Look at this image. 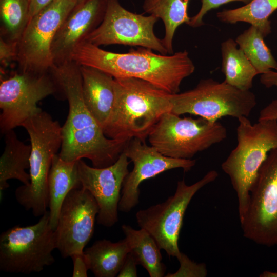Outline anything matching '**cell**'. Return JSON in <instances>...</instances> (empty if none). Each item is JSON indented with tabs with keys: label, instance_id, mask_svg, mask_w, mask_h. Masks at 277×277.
<instances>
[{
	"label": "cell",
	"instance_id": "1",
	"mask_svg": "<svg viewBox=\"0 0 277 277\" xmlns=\"http://www.w3.org/2000/svg\"><path fill=\"white\" fill-rule=\"evenodd\" d=\"M51 71L69 104L68 115L62 126L60 157L67 162L88 159L96 168L114 164L127 142L107 137L87 109L83 97L80 66L71 61L54 65Z\"/></svg>",
	"mask_w": 277,
	"mask_h": 277
},
{
	"label": "cell",
	"instance_id": "2",
	"mask_svg": "<svg viewBox=\"0 0 277 277\" xmlns=\"http://www.w3.org/2000/svg\"><path fill=\"white\" fill-rule=\"evenodd\" d=\"M71 61L80 66L98 69L114 78L145 80L172 94L180 92L182 81L195 69L186 50L168 55L140 47L119 53L104 50L86 41L75 47Z\"/></svg>",
	"mask_w": 277,
	"mask_h": 277
},
{
	"label": "cell",
	"instance_id": "3",
	"mask_svg": "<svg viewBox=\"0 0 277 277\" xmlns=\"http://www.w3.org/2000/svg\"><path fill=\"white\" fill-rule=\"evenodd\" d=\"M114 104L104 134L125 142L133 138L145 142L161 117L171 111L172 94L134 77L114 78Z\"/></svg>",
	"mask_w": 277,
	"mask_h": 277
},
{
	"label": "cell",
	"instance_id": "4",
	"mask_svg": "<svg viewBox=\"0 0 277 277\" xmlns=\"http://www.w3.org/2000/svg\"><path fill=\"white\" fill-rule=\"evenodd\" d=\"M237 145L221 168L229 177L238 202L241 222L247 211L250 192L258 171L269 152L277 148V120H258L252 124L247 117L238 119Z\"/></svg>",
	"mask_w": 277,
	"mask_h": 277
},
{
	"label": "cell",
	"instance_id": "5",
	"mask_svg": "<svg viewBox=\"0 0 277 277\" xmlns=\"http://www.w3.org/2000/svg\"><path fill=\"white\" fill-rule=\"evenodd\" d=\"M28 132L31 147L30 184L16 188L17 202L35 217L42 216L49 207L48 176L52 158L61 148L62 126L47 112L42 111L22 125Z\"/></svg>",
	"mask_w": 277,
	"mask_h": 277
},
{
	"label": "cell",
	"instance_id": "6",
	"mask_svg": "<svg viewBox=\"0 0 277 277\" xmlns=\"http://www.w3.org/2000/svg\"><path fill=\"white\" fill-rule=\"evenodd\" d=\"M54 230L47 211L35 224L14 226L0 235V270L8 273L40 272L55 262Z\"/></svg>",
	"mask_w": 277,
	"mask_h": 277
},
{
	"label": "cell",
	"instance_id": "7",
	"mask_svg": "<svg viewBox=\"0 0 277 277\" xmlns=\"http://www.w3.org/2000/svg\"><path fill=\"white\" fill-rule=\"evenodd\" d=\"M226 127L199 117H181L171 112L165 113L150 132L151 146L163 155L191 159L195 154L226 138Z\"/></svg>",
	"mask_w": 277,
	"mask_h": 277
},
{
	"label": "cell",
	"instance_id": "8",
	"mask_svg": "<svg viewBox=\"0 0 277 277\" xmlns=\"http://www.w3.org/2000/svg\"><path fill=\"white\" fill-rule=\"evenodd\" d=\"M171 112L190 114L216 122L222 117H248L256 104L250 90L243 91L213 78L202 79L192 89L171 95Z\"/></svg>",
	"mask_w": 277,
	"mask_h": 277
},
{
	"label": "cell",
	"instance_id": "9",
	"mask_svg": "<svg viewBox=\"0 0 277 277\" xmlns=\"http://www.w3.org/2000/svg\"><path fill=\"white\" fill-rule=\"evenodd\" d=\"M215 170L208 171L201 180L188 185L179 181L174 194L165 202L137 212L136 220L140 228L148 231L161 249L169 256L177 257L181 252L178 240L186 209L196 192L218 177Z\"/></svg>",
	"mask_w": 277,
	"mask_h": 277
},
{
	"label": "cell",
	"instance_id": "10",
	"mask_svg": "<svg viewBox=\"0 0 277 277\" xmlns=\"http://www.w3.org/2000/svg\"><path fill=\"white\" fill-rule=\"evenodd\" d=\"M77 0H55L32 17L17 43V71L43 73L54 66L51 48Z\"/></svg>",
	"mask_w": 277,
	"mask_h": 277
},
{
	"label": "cell",
	"instance_id": "11",
	"mask_svg": "<svg viewBox=\"0 0 277 277\" xmlns=\"http://www.w3.org/2000/svg\"><path fill=\"white\" fill-rule=\"evenodd\" d=\"M63 94L51 70L43 73L17 71L0 84V130L3 134L22 126L42 111L37 103L57 92Z\"/></svg>",
	"mask_w": 277,
	"mask_h": 277
},
{
	"label": "cell",
	"instance_id": "12",
	"mask_svg": "<svg viewBox=\"0 0 277 277\" xmlns=\"http://www.w3.org/2000/svg\"><path fill=\"white\" fill-rule=\"evenodd\" d=\"M240 223L246 238L267 246L277 244V148L269 152L258 171Z\"/></svg>",
	"mask_w": 277,
	"mask_h": 277
},
{
	"label": "cell",
	"instance_id": "13",
	"mask_svg": "<svg viewBox=\"0 0 277 277\" xmlns=\"http://www.w3.org/2000/svg\"><path fill=\"white\" fill-rule=\"evenodd\" d=\"M158 19L152 15L130 12L121 5L119 0H109L102 22L84 41L98 47L115 44L138 46L167 55L168 51L162 39L154 32Z\"/></svg>",
	"mask_w": 277,
	"mask_h": 277
},
{
	"label": "cell",
	"instance_id": "14",
	"mask_svg": "<svg viewBox=\"0 0 277 277\" xmlns=\"http://www.w3.org/2000/svg\"><path fill=\"white\" fill-rule=\"evenodd\" d=\"M99 212L93 195L82 187L71 190L64 199L54 230L56 249L65 259L83 253L93 236Z\"/></svg>",
	"mask_w": 277,
	"mask_h": 277
},
{
	"label": "cell",
	"instance_id": "15",
	"mask_svg": "<svg viewBox=\"0 0 277 277\" xmlns=\"http://www.w3.org/2000/svg\"><path fill=\"white\" fill-rule=\"evenodd\" d=\"M123 151L133 163L132 170L126 177L121 192L118 209L128 212L139 203V186L144 181L154 177L167 170L182 168L190 171L196 161L168 157L146 142L133 138L126 144Z\"/></svg>",
	"mask_w": 277,
	"mask_h": 277
},
{
	"label": "cell",
	"instance_id": "16",
	"mask_svg": "<svg viewBox=\"0 0 277 277\" xmlns=\"http://www.w3.org/2000/svg\"><path fill=\"white\" fill-rule=\"evenodd\" d=\"M128 158L123 152L113 164L104 168L88 165L82 159L77 161L81 187L95 199L99 212L98 224L110 227L118 221V204L124 180L129 173Z\"/></svg>",
	"mask_w": 277,
	"mask_h": 277
},
{
	"label": "cell",
	"instance_id": "17",
	"mask_svg": "<svg viewBox=\"0 0 277 277\" xmlns=\"http://www.w3.org/2000/svg\"><path fill=\"white\" fill-rule=\"evenodd\" d=\"M108 2L83 0L77 3L53 38L51 51L54 66L71 61L75 47L102 22Z\"/></svg>",
	"mask_w": 277,
	"mask_h": 277
},
{
	"label": "cell",
	"instance_id": "18",
	"mask_svg": "<svg viewBox=\"0 0 277 277\" xmlns=\"http://www.w3.org/2000/svg\"><path fill=\"white\" fill-rule=\"evenodd\" d=\"M82 94L87 109L103 128L108 122L115 102L114 77L98 69L80 66Z\"/></svg>",
	"mask_w": 277,
	"mask_h": 277
},
{
	"label": "cell",
	"instance_id": "19",
	"mask_svg": "<svg viewBox=\"0 0 277 277\" xmlns=\"http://www.w3.org/2000/svg\"><path fill=\"white\" fill-rule=\"evenodd\" d=\"M77 161H65L57 154L52 158L48 176V189L50 225L54 230L57 226L64 199L71 190L81 187Z\"/></svg>",
	"mask_w": 277,
	"mask_h": 277
},
{
	"label": "cell",
	"instance_id": "20",
	"mask_svg": "<svg viewBox=\"0 0 277 277\" xmlns=\"http://www.w3.org/2000/svg\"><path fill=\"white\" fill-rule=\"evenodd\" d=\"M5 144L0 158L1 192L9 187V180H17L25 185L30 182L26 169L30 167L31 145L19 140L13 129L5 133Z\"/></svg>",
	"mask_w": 277,
	"mask_h": 277
},
{
	"label": "cell",
	"instance_id": "21",
	"mask_svg": "<svg viewBox=\"0 0 277 277\" xmlns=\"http://www.w3.org/2000/svg\"><path fill=\"white\" fill-rule=\"evenodd\" d=\"M130 252L124 239L116 242L103 239L84 251L89 270L96 277L117 276Z\"/></svg>",
	"mask_w": 277,
	"mask_h": 277
},
{
	"label": "cell",
	"instance_id": "22",
	"mask_svg": "<svg viewBox=\"0 0 277 277\" xmlns=\"http://www.w3.org/2000/svg\"><path fill=\"white\" fill-rule=\"evenodd\" d=\"M122 230L130 252L148 272L150 277H162L166 267L162 261L161 248L150 234L146 230L133 229L124 224Z\"/></svg>",
	"mask_w": 277,
	"mask_h": 277
},
{
	"label": "cell",
	"instance_id": "23",
	"mask_svg": "<svg viewBox=\"0 0 277 277\" xmlns=\"http://www.w3.org/2000/svg\"><path fill=\"white\" fill-rule=\"evenodd\" d=\"M221 51L224 81L240 90H250L253 80L259 73L235 41L229 38L223 42Z\"/></svg>",
	"mask_w": 277,
	"mask_h": 277
},
{
	"label": "cell",
	"instance_id": "24",
	"mask_svg": "<svg viewBox=\"0 0 277 277\" xmlns=\"http://www.w3.org/2000/svg\"><path fill=\"white\" fill-rule=\"evenodd\" d=\"M190 0H144L145 13L161 19L164 24L165 35L162 39L169 54H173V39L177 28L188 24L190 17L187 9Z\"/></svg>",
	"mask_w": 277,
	"mask_h": 277
},
{
	"label": "cell",
	"instance_id": "25",
	"mask_svg": "<svg viewBox=\"0 0 277 277\" xmlns=\"http://www.w3.org/2000/svg\"><path fill=\"white\" fill-rule=\"evenodd\" d=\"M277 10V0H251L245 6L224 9L217 13L218 19L225 23L245 22L255 27L265 37L271 33L269 16Z\"/></svg>",
	"mask_w": 277,
	"mask_h": 277
},
{
	"label": "cell",
	"instance_id": "26",
	"mask_svg": "<svg viewBox=\"0 0 277 277\" xmlns=\"http://www.w3.org/2000/svg\"><path fill=\"white\" fill-rule=\"evenodd\" d=\"M264 36L251 26L238 35L235 42L259 74L277 70V62L264 40Z\"/></svg>",
	"mask_w": 277,
	"mask_h": 277
},
{
	"label": "cell",
	"instance_id": "27",
	"mask_svg": "<svg viewBox=\"0 0 277 277\" xmlns=\"http://www.w3.org/2000/svg\"><path fill=\"white\" fill-rule=\"evenodd\" d=\"M29 0H0V37L17 43L29 22Z\"/></svg>",
	"mask_w": 277,
	"mask_h": 277
},
{
	"label": "cell",
	"instance_id": "28",
	"mask_svg": "<svg viewBox=\"0 0 277 277\" xmlns=\"http://www.w3.org/2000/svg\"><path fill=\"white\" fill-rule=\"evenodd\" d=\"M177 259L180 263V268L174 273H168L166 276H205L207 270L204 264H196L187 255L181 253Z\"/></svg>",
	"mask_w": 277,
	"mask_h": 277
},
{
	"label": "cell",
	"instance_id": "29",
	"mask_svg": "<svg viewBox=\"0 0 277 277\" xmlns=\"http://www.w3.org/2000/svg\"><path fill=\"white\" fill-rule=\"evenodd\" d=\"M251 0H202V6L199 11L193 16L190 17L188 25L193 28H197L204 25L203 21L204 16L212 9L233 2H241L247 4Z\"/></svg>",
	"mask_w": 277,
	"mask_h": 277
},
{
	"label": "cell",
	"instance_id": "30",
	"mask_svg": "<svg viewBox=\"0 0 277 277\" xmlns=\"http://www.w3.org/2000/svg\"><path fill=\"white\" fill-rule=\"evenodd\" d=\"M17 56V43L0 37V63L1 68H6L15 62Z\"/></svg>",
	"mask_w": 277,
	"mask_h": 277
},
{
	"label": "cell",
	"instance_id": "31",
	"mask_svg": "<svg viewBox=\"0 0 277 277\" xmlns=\"http://www.w3.org/2000/svg\"><path fill=\"white\" fill-rule=\"evenodd\" d=\"M71 258L73 264L72 276L87 277L89 268L84 252L75 253L72 255Z\"/></svg>",
	"mask_w": 277,
	"mask_h": 277
},
{
	"label": "cell",
	"instance_id": "32",
	"mask_svg": "<svg viewBox=\"0 0 277 277\" xmlns=\"http://www.w3.org/2000/svg\"><path fill=\"white\" fill-rule=\"evenodd\" d=\"M137 262L133 255L129 252L123 264L118 277H136L137 276L136 266Z\"/></svg>",
	"mask_w": 277,
	"mask_h": 277
},
{
	"label": "cell",
	"instance_id": "33",
	"mask_svg": "<svg viewBox=\"0 0 277 277\" xmlns=\"http://www.w3.org/2000/svg\"><path fill=\"white\" fill-rule=\"evenodd\" d=\"M277 120V99L273 100L262 109L258 120Z\"/></svg>",
	"mask_w": 277,
	"mask_h": 277
},
{
	"label": "cell",
	"instance_id": "34",
	"mask_svg": "<svg viewBox=\"0 0 277 277\" xmlns=\"http://www.w3.org/2000/svg\"><path fill=\"white\" fill-rule=\"evenodd\" d=\"M260 80L261 83L267 88L277 87V72L270 70L262 74Z\"/></svg>",
	"mask_w": 277,
	"mask_h": 277
},
{
	"label": "cell",
	"instance_id": "35",
	"mask_svg": "<svg viewBox=\"0 0 277 277\" xmlns=\"http://www.w3.org/2000/svg\"><path fill=\"white\" fill-rule=\"evenodd\" d=\"M55 0H29V19Z\"/></svg>",
	"mask_w": 277,
	"mask_h": 277
},
{
	"label": "cell",
	"instance_id": "36",
	"mask_svg": "<svg viewBox=\"0 0 277 277\" xmlns=\"http://www.w3.org/2000/svg\"><path fill=\"white\" fill-rule=\"evenodd\" d=\"M83 1V0H77V3L81 2Z\"/></svg>",
	"mask_w": 277,
	"mask_h": 277
}]
</instances>
